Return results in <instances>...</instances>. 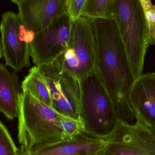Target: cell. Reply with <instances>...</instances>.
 Returning a JSON list of instances; mask_svg holds the SVG:
<instances>
[{
	"instance_id": "obj_18",
	"label": "cell",
	"mask_w": 155,
	"mask_h": 155,
	"mask_svg": "<svg viewBox=\"0 0 155 155\" xmlns=\"http://www.w3.org/2000/svg\"><path fill=\"white\" fill-rule=\"evenodd\" d=\"M0 155H20L9 131L0 120Z\"/></svg>"
},
{
	"instance_id": "obj_8",
	"label": "cell",
	"mask_w": 155,
	"mask_h": 155,
	"mask_svg": "<svg viewBox=\"0 0 155 155\" xmlns=\"http://www.w3.org/2000/svg\"><path fill=\"white\" fill-rule=\"evenodd\" d=\"M72 24L65 12L35 34L29 44L30 56L35 66L52 62L63 54L70 43Z\"/></svg>"
},
{
	"instance_id": "obj_22",
	"label": "cell",
	"mask_w": 155,
	"mask_h": 155,
	"mask_svg": "<svg viewBox=\"0 0 155 155\" xmlns=\"http://www.w3.org/2000/svg\"><path fill=\"white\" fill-rule=\"evenodd\" d=\"M92 155H104L103 153L102 152V150L99 151V152H97V153H96Z\"/></svg>"
},
{
	"instance_id": "obj_5",
	"label": "cell",
	"mask_w": 155,
	"mask_h": 155,
	"mask_svg": "<svg viewBox=\"0 0 155 155\" xmlns=\"http://www.w3.org/2000/svg\"><path fill=\"white\" fill-rule=\"evenodd\" d=\"M54 62L80 81L96 72L97 46L93 20L82 15L73 22L69 45Z\"/></svg>"
},
{
	"instance_id": "obj_9",
	"label": "cell",
	"mask_w": 155,
	"mask_h": 155,
	"mask_svg": "<svg viewBox=\"0 0 155 155\" xmlns=\"http://www.w3.org/2000/svg\"><path fill=\"white\" fill-rule=\"evenodd\" d=\"M0 32L5 66L16 72L29 67L31 56L29 44L26 42L28 31L21 22L18 14L13 12L2 14Z\"/></svg>"
},
{
	"instance_id": "obj_21",
	"label": "cell",
	"mask_w": 155,
	"mask_h": 155,
	"mask_svg": "<svg viewBox=\"0 0 155 155\" xmlns=\"http://www.w3.org/2000/svg\"><path fill=\"white\" fill-rule=\"evenodd\" d=\"M2 43H1V37H0V59L2 57Z\"/></svg>"
},
{
	"instance_id": "obj_14",
	"label": "cell",
	"mask_w": 155,
	"mask_h": 155,
	"mask_svg": "<svg viewBox=\"0 0 155 155\" xmlns=\"http://www.w3.org/2000/svg\"><path fill=\"white\" fill-rule=\"evenodd\" d=\"M21 88L23 92L30 93L39 101L52 108L50 94L40 76L37 66H33L29 70V73L22 82Z\"/></svg>"
},
{
	"instance_id": "obj_19",
	"label": "cell",
	"mask_w": 155,
	"mask_h": 155,
	"mask_svg": "<svg viewBox=\"0 0 155 155\" xmlns=\"http://www.w3.org/2000/svg\"><path fill=\"white\" fill-rule=\"evenodd\" d=\"M87 0H65L66 12L72 22L82 16Z\"/></svg>"
},
{
	"instance_id": "obj_11",
	"label": "cell",
	"mask_w": 155,
	"mask_h": 155,
	"mask_svg": "<svg viewBox=\"0 0 155 155\" xmlns=\"http://www.w3.org/2000/svg\"><path fill=\"white\" fill-rule=\"evenodd\" d=\"M129 103L138 119L149 127L155 126V72L136 79L128 95Z\"/></svg>"
},
{
	"instance_id": "obj_20",
	"label": "cell",
	"mask_w": 155,
	"mask_h": 155,
	"mask_svg": "<svg viewBox=\"0 0 155 155\" xmlns=\"http://www.w3.org/2000/svg\"><path fill=\"white\" fill-rule=\"evenodd\" d=\"M149 128H150V130H151L152 134H153L155 140V126L154 127H149Z\"/></svg>"
},
{
	"instance_id": "obj_12",
	"label": "cell",
	"mask_w": 155,
	"mask_h": 155,
	"mask_svg": "<svg viewBox=\"0 0 155 155\" xmlns=\"http://www.w3.org/2000/svg\"><path fill=\"white\" fill-rule=\"evenodd\" d=\"M105 144L103 139L80 135L73 139L36 147L22 155H92L103 150Z\"/></svg>"
},
{
	"instance_id": "obj_16",
	"label": "cell",
	"mask_w": 155,
	"mask_h": 155,
	"mask_svg": "<svg viewBox=\"0 0 155 155\" xmlns=\"http://www.w3.org/2000/svg\"><path fill=\"white\" fill-rule=\"evenodd\" d=\"M61 123L63 129L62 140L73 139L80 135H86L84 126L81 119L62 115Z\"/></svg>"
},
{
	"instance_id": "obj_17",
	"label": "cell",
	"mask_w": 155,
	"mask_h": 155,
	"mask_svg": "<svg viewBox=\"0 0 155 155\" xmlns=\"http://www.w3.org/2000/svg\"><path fill=\"white\" fill-rule=\"evenodd\" d=\"M143 9L150 45L155 46V3L150 0H139Z\"/></svg>"
},
{
	"instance_id": "obj_13",
	"label": "cell",
	"mask_w": 155,
	"mask_h": 155,
	"mask_svg": "<svg viewBox=\"0 0 155 155\" xmlns=\"http://www.w3.org/2000/svg\"><path fill=\"white\" fill-rule=\"evenodd\" d=\"M20 83L16 72H10L0 62V112L9 121L18 118Z\"/></svg>"
},
{
	"instance_id": "obj_7",
	"label": "cell",
	"mask_w": 155,
	"mask_h": 155,
	"mask_svg": "<svg viewBox=\"0 0 155 155\" xmlns=\"http://www.w3.org/2000/svg\"><path fill=\"white\" fill-rule=\"evenodd\" d=\"M132 124L117 120L105 139L104 155H155V140L150 128L141 120Z\"/></svg>"
},
{
	"instance_id": "obj_6",
	"label": "cell",
	"mask_w": 155,
	"mask_h": 155,
	"mask_svg": "<svg viewBox=\"0 0 155 155\" xmlns=\"http://www.w3.org/2000/svg\"><path fill=\"white\" fill-rule=\"evenodd\" d=\"M37 67L49 92L52 108L61 114L81 119V81L54 61Z\"/></svg>"
},
{
	"instance_id": "obj_15",
	"label": "cell",
	"mask_w": 155,
	"mask_h": 155,
	"mask_svg": "<svg viewBox=\"0 0 155 155\" xmlns=\"http://www.w3.org/2000/svg\"><path fill=\"white\" fill-rule=\"evenodd\" d=\"M116 0H87L83 16L92 20L114 19Z\"/></svg>"
},
{
	"instance_id": "obj_10",
	"label": "cell",
	"mask_w": 155,
	"mask_h": 155,
	"mask_svg": "<svg viewBox=\"0 0 155 155\" xmlns=\"http://www.w3.org/2000/svg\"><path fill=\"white\" fill-rule=\"evenodd\" d=\"M12 2L17 5L18 15L25 29L35 34L66 12L65 0H12Z\"/></svg>"
},
{
	"instance_id": "obj_4",
	"label": "cell",
	"mask_w": 155,
	"mask_h": 155,
	"mask_svg": "<svg viewBox=\"0 0 155 155\" xmlns=\"http://www.w3.org/2000/svg\"><path fill=\"white\" fill-rule=\"evenodd\" d=\"M114 19L136 80L143 74L146 54L150 45L139 0H116Z\"/></svg>"
},
{
	"instance_id": "obj_1",
	"label": "cell",
	"mask_w": 155,
	"mask_h": 155,
	"mask_svg": "<svg viewBox=\"0 0 155 155\" xmlns=\"http://www.w3.org/2000/svg\"><path fill=\"white\" fill-rule=\"evenodd\" d=\"M93 24L96 42V72L114 104L128 98L134 79L114 19H95Z\"/></svg>"
},
{
	"instance_id": "obj_2",
	"label": "cell",
	"mask_w": 155,
	"mask_h": 155,
	"mask_svg": "<svg viewBox=\"0 0 155 155\" xmlns=\"http://www.w3.org/2000/svg\"><path fill=\"white\" fill-rule=\"evenodd\" d=\"M18 107L20 155L36 147L62 140V114L27 92L20 93Z\"/></svg>"
},
{
	"instance_id": "obj_3",
	"label": "cell",
	"mask_w": 155,
	"mask_h": 155,
	"mask_svg": "<svg viewBox=\"0 0 155 155\" xmlns=\"http://www.w3.org/2000/svg\"><path fill=\"white\" fill-rule=\"evenodd\" d=\"M80 81V118L86 135L105 140L117 120L112 97L96 72Z\"/></svg>"
}]
</instances>
